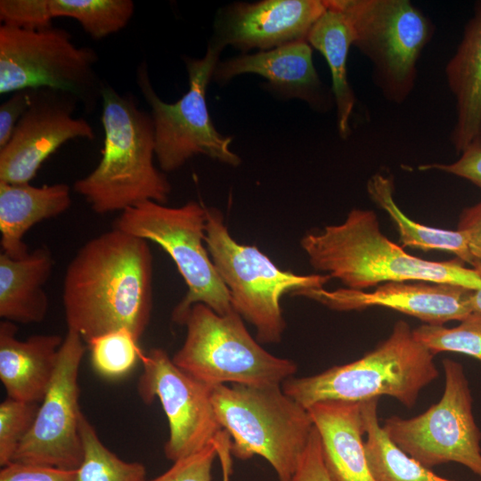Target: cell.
<instances>
[{
  "instance_id": "obj_1",
  "label": "cell",
  "mask_w": 481,
  "mask_h": 481,
  "mask_svg": "<svg viewBox=\"0 0 481 481\" xmlns=\"http://www.w3.org/2000/svg\"><path fill=\"white\" fill-rule=\"evenodd\" d=\"M148 241L113 227L83 245L69 262L62 302L68 329L85 342L127 329L141 338L152 310Z\"/></svg>"
},
{
  "instance_id": "obj_2",
  "label": "cell",
  "mask_w": 481,
  "mask_h": 481,
  "mask_svg": "<svg viewBox=\"0 0 481 481\" xmlns=\"http://www.w3.org/2000/svg\"><path fill=\"white\" fill-rule=\"evenodd\" d=\"M300 245L315 270L349 289L365 290L394 281L481 288V274L458 257L430 261L407 253L382 233L376 214L369 209H352L343 223L306 233Z\"/></svg>"
},
{
  "instance_id": "obj_3",
  "label": "cell",
  "mask_w": 481,
  "mask_h": 481,
  "mask_svg": "<svg viewBox=\"0 0 481 481\" xmlns=\"http://www.w3.org/2000/svg\"><path fill=\"white\" fill-rule=\"evenodd\" d=\"M102 159L86 176L74 183V191L97 214L124 211L146 200L166 204L171 185L153 163L155 135L151 114L132 96L102 86Z\"/></svg>"
},
{
  "instance_id": "obj_4",
  "label": "cell",
  "mask_w": 481,
  "mask_h": 481,
  "mask_svg": "<svg viewBox=\"0 0 481 481\" xmlns=\"http://www.w3.org/2000/svg\"><path fill=\"white\" fill-rule=\"evenodd\" d=\"M435 355L413 336L404 321L372 351L319 374L286 379L285 394L305 408L322 401L361 403L389 395L412 407L420 392L438 376Z\"/></svg>"
},
{
  "instance_id": "obj_5",
  "label": "cell",
  "mask_w": 481,
  "mask_h": 481,
  "mask_svg": "<svg viewBox=\"0 0 481 481\" xmlns=\"http://www.w3.org/2000/svg\"><path fill=\"white\" fill-rule=\"evenodd\" d=\"M212 404L222 429L231 437L232 454L265 459L279 481H289L308 443L314 423L306 408L281 385H219Z\"/></svg>"
},
{
  "instance_id": "obj_6",
  "label": "cell",
  "mask_w": 481,
  "mask_h": 481,
  "mask_svg": "<svg viewBox=\"0 0 481 481\" xmlns=\"http://www.w3.org/2000/svg\"><path fill=\"white\" fill-rule=\"evenodd\" d=\"M205 243L232 309L256 328L259 343L281 340L286 322L280 301L284 294L308 298L331 279L328 274L301 275L280 269L256 246L238 243L215 208H207Z\"/></svg>"
},
{
  "instance_id": "obj_7",
  "label": "cell",
  "mask_w": 481,
  "mask_h": 481,
  "mask_svg": "<svg viewBox=\"0 0 481 481\" xmlns=\"http://www.w3.org/2000/svg\"><path fill=\"white\" fill-rule=\"evenodd\" d=\"M183 325L186 327V337L172 360L212 387L224 384L281 385L298 371L292 360L264 349L234 310L221 315L197 303L191 307Z\"/></svg>"
},
{
  "instance_id": "obj_8",
  "label": "cell",
  "mask_w": 481,
  "mask_h": 481,
  "mask_svg": "<svg viewBox=\"0 0 481 481\" xmlns=\"http://www.w3.org/2000/svg\"><path fill=\"white\" fill-rule=\"evenodd\" d=\"M206 221L207 208L197 201L171 208L146 200L122 211L114 224L116 229L158 244L173 259L187 286L172 313V320L182 325L197 303L221 315L233 310L205 243Z\"/></svg>"
},
{
  "instance_id": "obj_9",
  "label": "cell",
  "mask_w": 481,
  "mask_h": 481,
  "mask_svg": "<svg viewBox=\"0 0 481 481\" xmlns=\"http://www.w3.org/2000/svg\"><path fill=\"white\" fill-rule=\"evenodd\" d=\"M348 20L355 46L372 64L383 97L404 102L413 91L417 63L435 34L432 20L408 0H330Z\"/></svg>"
},
{
  "instance_id": "obj_10",
  "label": "cell",
  "mask_w": 481,
  "mask_h": 481,
  "mask_svg": "<svg viewBox=\"0 0 481 481\" xmlns=\"http://www.w3.org/2000/svg\"><path fill=\"white\" fill-rule=\"evenodd\" d=\"M223 47L211 40L204 57H185L189 88L175 102L162 101L151 83L147 64L137 70L138 86L151 107L155 135V156L160 169L172 172L190 159L205 155L236 167L240 158L229 148L231 137L222 135L208 113L206 93Z\"/></svg>"
},
{
  "instance_id": "obj_11",
  "label": "cell",
  "mask_w": 481,
  "mask_h": 481,
  "mask_svg": "<svg viewBox=\"0 0 481 481\" xmlns=\"http://www.w3.org/2000/svg\"><path fill=\"white\" fill-rule=\"evenodd\" d=\"M97 53L73 44L69 31L0 26V93L52 88L75 95L90 107L101 96Z\"/></svg>"
},
{
  "instance_id": "obj_12",
  "label": "cell",
  "mask_w": 481,
  "mask_h": 481,
  "mask_svg": "<svg viewBox=\"0 0 481 481\" xmlns=\"http://www.w3.org/2000/svg\"><path fill=\"white\" fill-rule=\"evenodd\" d=\"M444 394L423 413L393 416L382 427L389 438L422 466L456 462L481 477V432L472 412V396L463 367L444 359Z\"/></svg>"
},
{
  "instance_id": "obj_13",
  "label": "cell",
  "mask_w": 481,
  "mask_h": 481,
  "mask_svg": "<svg viewBox=\"0 0 481 481\" xmlns=\"http://www.w3.org/2000/svg\"><path fill=\"white\" fill-rule=\"evenodd\" d=\"M84 342L75 330H67L52 381L12 461L65 469H77L80 465L83 443L78 372L86 350Z\"/></svg>"
},
{
  "instance_id": "obj_14",
  "label": "cell",
  "mask_w": 481,
  "mask_h": 481,
  "mask_svg": "<svg viewBox=\"0 0 481 481\" xmlns=\"http://www.w3.org/2000/svg\"><path fill=\"white\" fill-rule=\"evenodd\" d=\"M137 392L145 404L158 398L169 428L166 457L175 461L211 444L222 430L212 404L214 387L198 380L159 347L143 353Z\"/></svg>"
},
{
  "instance_id": "obj_15",
  "label": "cell",
  "mask_w": 481,
  "mask_h": 481,
  "mask_svg": "<svg viewBox=\"0 0 481 481\" xmlns=\"http://www.w3.org/2000/svg\"><path fill=\"white\" fill-rule=\"evenodd\" d=\"M79 100L52 88L31 89V102L9 142L0 149V181L29 183L42 164L63 143L94 140L91 125L73 116Z\"/></svg>"
},
{
  "instance_id": "obj_16",
  "label": "cell",
  "mask_w": 481,
  "mask_h": 481,
  "mask_svg": "<svg viewBox=\"0 0 481 481\" xmlns=\"http://www.w3.org/2000/svg\"><path fill=\"white\" fill-rule=\"evenodd\" d=\"M325 0H263L237 3L220 11L213 41L247 52L268 51L288 43L306 40L326 11Z\"/></svg>"
},
{
  "instance_id": "obj_17",
  "label": "cell",
  "mask_w": 481,
  "mask_h": 481,
  "mask_svg": "<svg viewBox=\"0 0 481 481\" xmlns=\"http://www.w3.org/2000/svg\"><path fill=\"white\" fill-rule=\"evenodd\" d=\"M474 289L450 283L394 281L381 284L371 291L324 288L309 296L336 310H361L384 306L414 316L426 324L444 325L464 320L474 312L471 295Z\"/></svg>"
},
{
  "instance_id": "obj_18",
  "label": "cell",
  "mask_w": 481,
  "mask_h": 481,
  "mask_svg": "<svg viewBox=\"0 0 481 481\" xmlns=\"http://www.w3.org/2000/svg\"><path fill=\"white\" fill-rule=\"evenodd\" d=\"M246 73L264 77L268 81L267 88L276 94L305 101L318 111H326L330 104V95L314 65L312 46L306 40L218 62L213 77L222 83Z\"/></svg>"
},
{
  "instance_id": "obj_19",
  "label": "cell",
  "mask_w": 481,
  "mask_h": 481,
  "mask_svg": "<svg viewBox=\"0 0 481 481\" xmlns=\"http://www.w3.org/2000/svg\"><path fill=\"white\" fill-rule=\"evenodd\" d=\"M14 322H0V379L8 397L41 403L53 377L63 338L54 334L16 338Z\"/></svg>"
},
{
  "instance_id": "obj_20",
  "label": "cell",
  "mask_w": 481,
  "mask_h": 481,
  "mask_svg": "<svg viewBox=\"0 0 481 481\" xmlns=\"http://www.w3.org/2000/svg\"><path fill=\"white\" fill-rule=\"evenodd\" d=\"M307 411L331 481H376L365 454L360 403L322 401Z\"/></svg>"
},
{
  "instance_id": "obj_21",
  "label": "cell",
  "mask_w": 481,
  "mask_h": 481,
  "mask_svg": "<svg viewBox=\"0 0 481 481\" xmlns=\"http://www.w3.org/2000/svg\"><path fill=\"white\" fill-rule=\"evenodd\" d=\"M445 77L456 108L450 140L461 153L481 143V1L475 4L461 40L445 66Z\"/></svg>"
},
{
  "instance_id": "obj_22",
  "label": "cell",
  "mask_w": 481,
  "mask_h": 481,
  "mask_svg": "<svg viewBox=\"0 0 481 481\" xmlns=\"http://www.w3.org/2000/svg\"><path fill=\"white\" fill-rule=\"evenodd\" d=\"M71 205L65 183L33 186L0 181V245L2 253L20 259L29 251L23 238L39 222L60 216Z\"/></svg>"
},
{
  "instance_id": "obj_23",
  "label": "cell",
  "mask_w": 481,
  "mask_h": 481,
  "mask_svg": "<svg viewBox=\"0 0 481 481\" xmlns=\"http://www.w3.org/2000/svg\"><path fill=\"white\" fill-rule=\"evenodd\" d=\"M53 260L46 248H37L20 259L0 255V317L19 323L42 322L49 300L45 285Z\"/></svg>"
},
{
  "instance_id": "obj_24",
  "label": "cell",
  "mask_w": 481,
  "mask_h": 481,
  "mask_svg": "<svg viewBox=\"0 0 481 481\" xmlns=\"http://www.w3.org/2000/svg\"><path fill=\"white\" fill-rule=\"evenodd\" d=\"M325 4L327 9L311 29L306 41L323 55L329 65L338 131L342 139H346L351 134L350 118L355 105L347 77V58L355 35L345 14L330 0H325Z\"/></svg>"
},
{
  "instance_id": "obj_25",
  "label": "cell",
  "mask_w": 481,
  "mask_h": 481,
  "mask_svg": "<svg viewBox=\"0 0 481 481\" xmlns=\"http://www.w3.org/2000/svg\"><path fill=\"white\" fill-rule=\"evenodd\" d=\"M394 189L392 177L380 173L373 175L367 183L370 198L394 221L404 247L448 251L471 265L473 258L468 238L462 231L435 228L409 218L396 204Z\"/></svg>"
},
{
  "instance_id": "obj_26",
  "label": "cell",
  "mask_w": 481,
  "mask_h": 481,
  "mask_svg": "<svg viewBox=\"0 0 481 481\" xmlns=\"http://www.w3.org/2000/svg\"><path fill=\"white\" fill-rule=\"evenodd\" d=\"M379 398L360 403L364 433V450L370 470L376 481H452L435 474L403 452L379 425Z\"/></svg>"
},
{
  "instance_id": "obj_27",
  "label": "cell",
  "mask_w": 481,
  "mask_h": 481,
  "mask_svg": "<svg viewBox=\"0 0 481 481\" xmlns=\"http://www.w3.org/2000/svg\"><path fill=\"white\" fill-rule=\"evenodd\" d=\"M53 18H72L94 39L124 29L131 20L135 4L131 0H50Z\"/></svg>"
},
{
  "instance_id": "obj_28",
  "label": "cell",
  "mask_w": 481,
  "mask_h": 481,
  "mask_svg": "<svg viewBox=\"0 0 481 481\" xmlns=\"http://www.w3.org/2000/svg\"><path fill=\"white\" fill-rule=\"evenodd\" d=\"M80 434L83 458L77 469V481H144L145 467L137 461H126L109 450L95 428L82 413Z\"/></svg>"
},
{
  "instance_id": "obj_29",
  "label": "cell",
  "mask_w": 481,
  "mask_h": 481,
  "mask_svg": "<svg viewBox=\"0 0 481 481\" xmlns=\"http://www.w3.org/2000/svg\"><path fill=\"white\" fill-rule=\"evenodd\" d=\"M139 338L122 328L87 342L94 369L101 376L118 379L126 375L141 359Z\"/></svg>"
},
{
  "instance_id": "obj_30",
  "label": "cell",
  "mask_w": 481,
  "mask_h": 481,
  "mask_svg": "<svg viewBox=\"0 0 481 481\" xmlns=\"http://www.w3.org/2000/svg\"><path fill=\"white\" fill-rule=\"evenodd\" d=\"M415 338L434 355L455 352L481 361V313L474 311L454 328L423 324L412 330Z\"/></svg>"
},
{
  "instance_id": "obj_31",
  "label": "cell",
  "mask_w": 481,
  "mask_h": 481,
  "mask_svg": "<svg viewBox=\"0 0 481 481\" xmlns=\"http://www.w3.org/2000/svg\"><path fill=\"white\" fill-rule=\"evenodd\" d=\"M39 403L7 397L0 404V465L11 463L25 436L31 429Z\"/></svg>"
},
{
  "instance_id": "obj_32",
  "label": "cell",
  "mask_w": 481,
  "mask_h": 481,
  "mask_svg": "<svg viewBox=\"0 0 481 481\" xmlns=\"http://www.w3.org/2000/svg\"><path fill=\"white\" fill-rule=\"evenodd\" d=\"M53 19L50 0L0 1V20L3 25L37 30L51 27Z\"/></svg>"
},
{
  "instance_id": "obj_33",
  "label": "cell",
  "mask_w": 481,
  "mask_h": 481,
  "mask_svg": "<svg viewBox=\"0 0 481 481\" xmlns=\"http://www.w3.org/2000/svg\"><path fill=\"white\" fill-rule=\"evenodd\" d=\"M217 456L212 443L202 450L174 461L161 475L144 481H211L214 460Z\"/></svg>"
},
{
  "instance_id": "obj_34",
  "label": "cell",
  "mask_w": 481,
  "mask_h": 481,
  "mask_svg": "<svg viewBox=\"0 0 481 481\" xmlns=\"http://www.w3.org/2000/svg\"><path fill=\"white\" fill-rule=\"evenodd\" d=\"M0 481H77V469L19 461L2 467Z\"/></svg>"
},
{
  "instance_id": "obj_35",
  "label": "cell",
  "mask_w": 481,
  "mask_h": 481,
  "mask_svg": "<svg viewBox=\"0 0 481 481\" xmlns=\"http://www.w3.org/2000/svg\"><path fill=\"white\" fill-rule=\"evenodd\" d=\"M289 481H331L324 465L320 436L314 426L298 467Z\"/></svg>"
},
{
  "instance_id": "obj_36",
  "label": "cell",
  "mask_w": 481,
  "mask_h": 481,
  "mask_svg": "<svg viewBox=\"0 0 481 481\" xmlns=\"http://www.w3.org/2000/svg\"><path fill=\"white\" fill-rule=\"evenodd\" d=\"M419 169H435L452 174L471 182L481 190V143L468 147L452 163L423 165Z\"/></svg>"
},
{
  "instance_id": "obj_37",
  "label": "cell",
  "mask_w": 481,
  "mask_h": 481,
  "mask_svg": "<svg viewBox=\"0 0 481 481\" xmlns=\"http://www.w3.org/2000/svg\"><path fill=\"white\" fill-rule=\"evenodd\" d=\"M31 102V90H20L0 106V149L10 140L16 125Z\"/></svg>"
},
{
  "instance_id": "obj_38",
  "label": "cell",
  "mask_w": 481,
  "mask_h": 481,
  "mask_svg": "<svg viewBox=\"0 0 481 481\" xmlns=\"http://www.w3.org/2000/svg\"><path fill=\"white\" fill-rule=\"evenodd\" d=\"M469 241L471 267L481 274V201L462 210L458 223Z\"/></svg>"
},
{
  "instance_id": "obj_39",
  "label": "cell",
  "mask_w": 481,
  "mask_h": 481,
  "mask_svg": "<svg viewBox=\"0 0 481 481\" xmlns=\"http://www.w3.org/2000/svg\"><path fill=\"white\" fill-rule=\"evenodd\" d=\"M214 444L222 468L223 481H230L232 469V454L231 452V437L225 431H221L216 437Z\"/></svg>"
},
{
  "instance_id": "obj_40",
  "label": "cell",
  "mask_w": 481,
  "mask_h": 481,
  "mask_svg": "<svg viewBox=\"0 0 481 481\" xmlns=\"http://www.w3.org/2000/svg\"><path fill=\"white\" fill-rule=\"evenodd\" d=\"M470 300L473 310L481 313V288L473 290Z\"/></svg>"
}]
</instances>
